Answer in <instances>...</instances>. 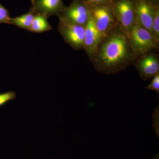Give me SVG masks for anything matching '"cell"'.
<instances>
[{
  "mask_svg": "<svg viewBox=\"0 0 159 159\" xmlns=\"http://www.w3.org/2000/svg\"><path fill=\"white\" fill-rule=\"evenodd\" d=\"M30 1H31V3H32V2H33V1H34V0H30Z\"/></svg>",
  "mask_w": 159,
  "mask_h": 159,
  "instance_id": "20",
  "label": "cell"
},
{
  "mask_svg": "<svg viewBox=\"0 0 159 159\" xmlns=\"http://www.w3.org/2000/svg\"><path fill=\"white\" fill-rule=\"evenodd\" d=\"M159 107H157L155 110L154 111V112L153 113V124H154V130L156 132L157 134H158L157 131L158 132V130L157 129V121L158 122L159 120Z\"/></svg>",
  "mask_w": 159,
  "mask_h": 159,
  "instance_id": "17",
  "label": "cell"
},
{
  "mask_svg": "<svg viewBox=\"0 0 159 159\" xmlns=\"http://www.w3.org/2000/svg\"><path fill=\"white\" fill-rule=\"evenodd\" d=\"M133 65L143 80L150 79L159 73L158 54L153 51L148 52L137 57Z\"/></svg>",
  "mask_w": 159,
  "mask_h": 159,
  "instance_id": "7",
  "label": "cell"
},
{
  "mask_svg": "<svg viewBox=\"0 0 159 159\" xmlns=\"http://www.w3.org/2000/svg\"><path fill=\"white\" fill-rule=\"evenodd\" d=\"M10 18L9 11L0 4V23L8 24Z\"/></svg>",
  "mask_w": 159,
  "mask_h": 159,
  "instance_id": "15",
  "label": "cell"
},
{
  "mask_svg": "<svg viewBox=\"0 0 159 159\" xmlns=\"http://www.w3.org/2000/svg\"><path fill=\"white\" fill-rule=\"evenodd\" d=\"M59 20L85 27L90 16L86 3L83 0H73L60 14Z\"/></svg>",
  "mask_w": 159,
  "mask_h": 159,
  "instance_id": "5",
  "label": "cell"
},
{
  "mask_svg": "<svg viewBox=\"0 0 159 159\" xmlns=\"http://www.w3.org/2000/svg\"><path fill=\"white\" fill-rule=\"evenodd\" d=\"M66 7L63 0H34L30 11L34 15H43L47 18L54 16L59 17Z\"/></svg>",
  "mask_w": 159,
  "mask_h": 159,
  "instance_id": "9",
  "label": "cell"
},
{
  "mask_svg": "<svg viewBox=\"0 0 159 159\" xmlns=\"http://www.w3.org/2000/svg\"><path fill=\"white\" fill-rule=\"evenodd\" d=\"M126 34L137 57L159 49V42L137 21L130 31Z\"/></svg>",
  "mask_w": 159,
  "mask_h": 159,
  "instance_id": "3",
  "label": "cell"
},
{
  "mask_svg": "<svg viewBox=\"0 0 159 159\" xmlns=\"http://www.w3.org/2000/svg\"><path fill=\"white\" fill-rule=\"evenodd\" d=\"M134 1L137 22L152 34V26L158 6H154L149 0Z\"/></svg>",
  "mask_w": 159,
  "mask_h": 159,
  "instance_id": "8",
  "label": "cell"
},
{
  "mask_svg": "<svg viewBox=\"0 0 159 159\" xmlns=\"http://www.w3.org/2000/svg\"><path fill=\"white\" fill-rule=\"evenodd\" d=\"M85 2L92 4H106L111 3L114 0H83Z\"/></svg>",
  "mask_w": 159,
  "mask_h": 159,
  "instance_id": "18",
  "label": "cell"
},
{
  "mask_svg": "<svg viewBox=\"0 0 159 159\" xmlns=\"http://www.w3.org/2000/svg\"><path fill=\"white\" fill-rule=\"evenodd\" d=\"M16 97V94L13 91H9L0 93V107L6 105V103L14 100Z\"/></svg>",
  "mask_w": 159,
  "mask_h": 159,
  "instance_id": "14",
  "label": "cell"
},
{
  "mask_svg": "<svg viewBox=\"0 0 159 159\" xmlns=\"http://www.w3.org/2000/svg\"><path fill=\"white\" fill-rule=\"evenodd\" d=\"M112 5L118 26L128 33L136 22L134 0H114Z\"/></svg>",
  "mask_w": 159,
  "mask_h": 159,
  "instance_id": "4",
  "label": "cell"
},
{
  "mask_svg": "<svg viewBox=\"0 0 159 159\" xmlns=\"http://www.w3.org/2000/svg\"><path fill=\"white\" fill-rule=\"evenodd\" d=\"M137 58L127 34L118 25L103 38L90 59L97 72L109 75L124 70Z\"/></svg>",
  "mask_w": 159,
  "mask_h": 159,
  "instance_id": "1",
  "label": "cell"
},
{
  "mask_svg": "<svg viewBox=\"0 0 159 159\" xmlns=\"http://www.w3.org/2000/svg\"><path fill=\"white\" fill-rule=\"evenodd\" d=\"M48 19L43 15H34L29 31L35 33H42L51 30L52 28L49 24Z\"/></svg>",
  "mask_w": 159,
  "mask_h": 159,
  "instance_id": "11",
  "label": "cell"
},
{
  "mask_svg": "<svg viewBox=\"0 0 159 159\" xmlns=\"http://www.w3.org/2000/svg\"><path fill=\"white\" fill-rule=\"evenodd\" d=\"M152 34L155 39L159 42V6L157 7L156 10L152 26Z\"/></svg>",
  "mask_w": 159,
  "mask_h": 159,
  "instance_id": "13",
  "label": "cell"
},
{
  "mask_svg": "<svg viewBox=\"0 0 159 159\" xmlns=\"http://www.w3.org/2000/svg\"><path fill=\"white\" fill-rule=\"evenodd\" d=\"M103 38L90 16L85 27L84 44V50L90 59L95 54Z\"/></svg>",
  "mask_w": 159,
  "mask_h": 159,
  "instance_id": "10",
  "label": "cell"
},
{
  "mask_svg": "<svg viewBox=\"0 0 159 159\" xmlns=\"http://www.w3.org/2000/svg\"><path fill=\"white\" fill-rule=\"evenodd\" d=\"M34 15L29 11L25 14L14 18L10 17L8 24L14 25L21 29L29 31L31 27Z\"/></svg>",
  "mask_w": 159,
  "mask_h": 159,
  "instance_id": "12",
  "label": "cell"
},
{
  "mask_svg": "<svg viewBox=\"0 0 159 159\" xmlns=\"http://www.w3.org/2000/svg\"><path fill=\"white\" fill-rule=\"evenodd\" d=\"M146 89L150 90H154L159 95V73L157 74L152 80V82Z\"/></svg>",
  "mask_w": 159,
  "mask_h": 159,
  "instance_id": "16",
  "label": "cell"
},
{
  "mask_svg": "<svg viewBox=\"0 0 159 159\" xmlns=\"http://www.w3.org/2000/svg\"><path fill=\"white\" fill-rule=\"evenodd\" d=\"M151 3H152L154 6H159V0H149Z\"/></svg>",
  "mask_w": 159,
  "mask_h": 159,
  "instance_id": "19",
  "label": "cell"
},
{
  "mask_svg": "<svg viewBox=\"0 0 159 159\" xmlns=\"http://www.w3.org/2000/svg\"><path fill=\"white\" fill-rule=\"evenodd\" d=\"M58 31L65 42L74 50H84L85 27L59 20Z\"/></svg>",
  "mask_w": 159,
  "mask_h": 159,
  "instance_id": "6",
  "label": "cell"
},
{
  "mask_svg": "<svg viewBox=\"0 0 159 159\" xmlns=\"http://www.w3.org/2000/svg\"><path fill=\"white\" fill-rule=\"evenodd\" d=\"M86 3L96 28L103 37L118 25L113 11L112 3Z\"/></svg>",
  "mask_w": 159,
  "mask_h": 159,
  "instance_id": "2",
  "label": "cell"
}]
</instances>
